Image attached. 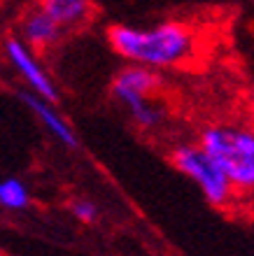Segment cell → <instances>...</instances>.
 Returning <instances> with one entry per match:
<instances>
[{
    "mask_svg": "<svg viewBox=\"0 0 254 256\" xmlns=\"http://www.w3.org/2000/svg\"><path fill=\"white\" fill-rule=\"evenodd\" d=\"M110 47L131 61L145 68H177L196 56L194 28L180 21H166L154 26H112L107 30Z\"/></svg>",
    "mask_w": 254,
    "mask_h": 256,
    "instance_id": "cell-1",
    "label": "cell"
},
{
    "mask_svg": "<svg viewBox=\"0 0 254 256\" xmlns=\"http://www.w3.org/2000/svg\"><path fill=\"white\" fill-rule=\"evenodd\" d=\"M198 147L219 166L235 196H254V128L214 124L201 133Z\"/></svg>",
    "mask_w": 254,
    "mask_h": 256,
    "instance_id": "cell-2",
    "label": "cell"
},
{
    "mask_svg": "<svg viewBox=\"0 0 254 256\" xmlns=\"http://www.w3.org/2000/svg\"><path fill=\"white\" fill-rule=\"evenodd\" d=\"M159 88V74L152 68L145 66H131L117 74L112 84L114 98L128 110V114L133 116V122L142 128L159 126L161 112L152 102V94Z\"/></svg>",
    "mask_w": 254,
    "mask_h": 256,
    "instance_id": "cell-3",
    "label": "cell"
},
{
    "mask_svg": "<svg viewBox=\"0 0 254 256\" xmlns=\"http://www.w3.org/2000/svg\"><path fill=\"white\" fill-rule=\"evenodd\" d=\"M173 163L182 175H187L201 189V194L205 196V200L210 205L226 208L233 202V186L228 184L226 175L219 170V166L198 144H180L173 152Z\"/></svg>",
    "mask_w": 254,
    "mask_h": 256,
    "instance_id": "cell-4",
    "label": "cell"
},
{
    "mask_svg": "<svg viewBox=\"0 0 254 256\" xmlns=\"http://www.w3.org/2000/svg\"><path fill=\"white\" fill-rule=\"evenodd\" d=\"M5 56L7 61L12 63L14 70H17V74L28 84L31 94H35L38 98H45L49 102L59 100V91L54 86L52 77L47 74L45 66L38 61L35 52L21 38H10L5 42Z\"/></svg>",
    "mask_w": 254,
    "mask_h": 256,
    "instance_id": "cell-5",
    "label": "cell"
},
{
    "mask_svg": "<svg viewBox=\"0 0 254 256\" xmlns=\"http://www.w3.org/2000/svg\"><path fill=\"white\" fill-rule=\"evenodd\" d=\"M61 35H63V28L54 19H49L40 7L31 10L21 21V40L26 42L33 52L54 47L61 40Z\"/></svg>",
    "mask_w": 254,
    "mask_h": 256,
    "instance_id": "cell-6",
    "label": "cell"
},
{
    "mask_svg": "<svg viewBox=\"0 0 254 256\" xmlns=\"http://www.w3.org/2000/svg\"><path fill=\"white\" fill-rule=\"evenodd\" d=\"M24 102H26L28 110L40 119L42 126L47 128L56 140L63 142V144L70 149L77 147V135H75L73 126L59 114V110L54 108V102L45 100V98H38L35 94H24Z\"/></svg>",
    "mask_w": 254,
    "mask_h": 256,
    "instance_id": "cell-7",
    "label": "cell"
},
{
    "mask_svg": "<svg viewBox=\"0 0 254 256\" xmlns=\"http://www.w3.org/2000/svg\"><path fill=\"white\" fill-rule=\"evenodd\" d=\"M38 7L61 28L77 26L91 14V0H40Z\"/></svg>",
    "mask_w": 254,
    "mask_h": 256,
    "instance_id": "cell-8",
    "label": "cell"
},
{
    "mask_svg": "<svg viewBox=\"0 0 254 256\" xmlns=\"http://www.w3.org/2000/svg\"><path fill=\"white\" fill-rule=\"evenodd\" d=\"M31 205V191L17 177L0 180V208L10 212H21Z\"/></svg>",
    "mask_w": 254,
    "mask_h": 256,
    "instance_id": "cell-9",
    "label": "cell"
},
{
    "mask_svg": "<svg viewBox=\"0 0 254 256\" xmlns=\"http://www.w3.org/2000/svg\"><path fill=\"white\" fill-rule=\"evenodd\" d=\"M73 214L80 219V222L89 224L94 222L96 214H98V210H96V205L91 200H75L73 202Z\"/></svg>",
    "mask_w": 254,
    "mask_h": 256,
    "instance_id": "cell-10",
    "label": "cell"
}]
</instances>
